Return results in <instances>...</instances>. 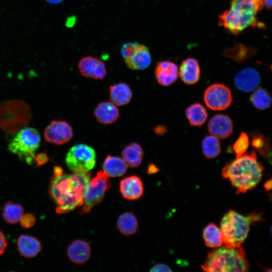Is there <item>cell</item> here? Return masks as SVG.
<instances>
[{
  "instance_id": "4fadbf2b",
  "label": "cell",
  "mask_w": 272,
  "mask_h": 272,
  "mask_svg": "<svg viewBox=\"0 0 272 272\" xmlns=\"http://www.w3.org/2000/svg\"><path fill=\"white\" fill-rule=\"evenodd\" d=\"M209 132L219 139L229 138L233 131V123L227 115L218 114L213 116L208 125Z\"/></svg>"
},
{
  "instance_id": "ffe728a7",
  "label": "cell",
  "mask_w": 272,
  "mask_h": 272,
  "mask_svg": "<svg viewBox=\"0 0 272 272\" xmlns=\"http://www.w3.org/2000/svg\"><path fill=\"white\" fill-rule=\"evenodd\" d=\"M17 246L20 255L26 258L37 256L41 249L40 242L36 237L28 235L19 237Z\"/></svg>"
},
{
  "instance_id": "277c9868",
  "label": "cell",
  "mask_w": 272,
  "mask_h": 272,
  "mask_svg": "<svg viewBox=\"0 0 272 272\" xmlns=\"http://www.w3.org/2000/svg\"><path fill=\"white\" fill-rule=\"evenodd\" d=\"M201 268L208 272H246L248 270L249 264L241 245H225L208 253Z\"/></svg>"
},
{
  "instance_id": "7bdbcfd3",
  "label": "cell",
  "mask_w": 272,
  "mask_h": 272,
  "mask_svg": "<svg viewBox=\"0 0 272 272\" xmlns=\"http://www.w3.org/2000/svg\"><path fill=\"white\" fill-rule=\"evenodd\" d=\"M48 2L51 4H58L61 2L63 0H46Z\"/></svg>"
},
{
  "instance_id": "7c38bea8",
  "label": "cell",
  "mask_w": 272,
  "mask_h": 272,
  "mask_svg": "<svg viewBox=\"0 0 272 272\" xmlns=\"http://www.w3.org/2000/svg\"><path fill=\"white\" fill-rule=\"evenodd\" d=\"M78 67L81 75L87 78L102 80L107 75L104 63L99 58L92 56L81 58L79 62Z\"/></svg>"
},
{
  "instance_id": "30bf717a",
  "label": "cell",
  "mask_w": 272,
  "mask_h": 272,
  "mask_svg": "<svg viewBox=\"0 0 272 272\" xmlns=\"http://www.w3.org/2000/svg\"><path fill=\"white\" fill-rule=\"evenodd\" d=\"M206 106L214 111H221L228 108L232 101L230 89L224 84H213L209 86L203 94Z\"/></svg>"
},
{
  "instance_id": "f35d334b",
  "label": "cell",
  "mask_w": 272,
  "mask_h": 272,
  "mask_svg": "<svg viewBox=\"0 0 272 272\" xmlns=\"http://www.w3.org/2000/svg\"><path fill=\"white\" fill-rule=\"evenodd\" d=\"M35 160L37 161V165H41L47 162V158L45 155L41 154Z\"/></svg>"
},
{
  "instance_id": "ac0fdd59",
  "label": "cell",
  "mask_w": 272,
  "mask_h": 272,
  "mask_svg": "<svg viewBox=\"0 0 272 272\" xmlns=\"http://www.w3.org/2000/svg\"><path fill=\"white\" fill-rule=\"evenodd\" d=\"M67 254L72 262L79 264H84L90 257L91 247L86 241L76 240L68 246Z\"/></svg>"
},
{
  "instance_id": "f546056e",
  "label": "cell",
  "mask_w": 272,
  "mask_h": 272,
  "mask_svg": "<svg viewBox=\"0 0 272 272\" xmlns=\"http://www.w3.org/2000/svg\"><path fill=\"white\" fill-rule=\"evenodd\" d=\"M201 148L204 156L208 159H213L221 153V143L217 138L210 135H206L202 140Z\"/></svg>"
},
{
  "instance_id": "7402d4cb",
  "label": "cell",
  "mask_w": 272,
  "mask_h": 272,
  "mask_svg": "<svg viewBox=\"0 0 272 272\" xmlns=\"http://www.w3.org/2000/svg\"><path fill=\"white\" fill-rule=\"evenodd\" d=\"M109 96L112 102L117 106H122L129 102L132 91L125 83H119L110 86Z\"/></svg>"
},
{
  "instance_id": "8d00e7d4",
  "label": "cell",
  "mask_w": 272,
  "mask_h": 272,
  "mask_svg": "<svg viewBox=\"0 0 272 272\" xmlns=\"http://www.w3.org/2000/svg\"><path fill=\"white\" fill-rule=\"evenodd\" d=\"M8 243L4 234L0 230V255L3 254L7 247Z\"/></svg>"
},
{
  "instance_id": "f1b7e54d",
  "label": "cell",
  "mask_w": 272,
  "mask_h": 272,
  "mask_svg": "<svg viewBox=\"0 0 272 272\" xmlns=\"http://www.w3.org/2000/svg\"><path fill=\"white\" fill-rule=\"evenodd\" d=\"M23 207L12 201L5 203L3 209L2 216L4 220L10 224L18 223L23 214Z\"/></svg>"
},
{
  "instance_id": "5b68a950",
  "label": "cell",
  "mask_w": 272,
  "mask_h": 272,
  "mask_svg": "<svg viewBox=\"0 0 272 272\" xmlns=\"http://www.w3.org/2000/svg\"><path fill=\"white\" fill-rule=\"evenodd\" d=\"M262 219L260 213L253 212L244 216L234 211H229L221 222L222 243L227 247L240 246L248 235L250 225Z\"/></svg>"
},
{
  "instance_id": "9c48e42d",
  "label": "cell",
  "mask_w": 272,
  "mask_h": 272,
  "mask_svg": "<svg viewBox=\"0 0 272 272\" xmlns=\"http://www.w3.org/2000/svg\"><path fill=\"white\" fill-rule=\"evenodd\" d=\"M65 163L72 171L79 168L90 170L96 163V154L94 150L85 144H78L72 147L65 157Z\"/></svg>"
},
{
  "instance_id": "ba28073f",
  "label": "cell",
  "mask_w": 272,
  "mask_h": 272,
  "mask_svg": "<svg viewBox=\"0 0 272 272\" xmlns=\"http://www.w3.org/2000/svg\"><path fill=\"white\" fill-rule=\"evenodd\" d=\"M108 176L103 171L97 172L96 176L87 185L84 195L82 214H87L103 199L106 191L111 188Z\"/></svg>"
},
{
  "instance_id": "83f0119b",
  "label": "cell",
  "mask_w": 272,
  "mask_h": 272,
  "mask_svg": "<svg viewBox=\"0 0 272 272\" xmlns=\"http://www.w3.org/2000/svg\"><path fill=\"white\" fill-rule=\"evenodd\" d=\"M202 237L207 246L217 248L222 245L221 230L215 224L211 223L203 230Z\"/></svg>"
},
{
  "instance_id": "603a6c76",
  "label": "cell",
  "mask_w": 272,
  "mask_h": 272,
  "mask_svg": "<svg viewBox=\"0 0 272 272\" xmlns=\"http://www.w3.org/2000/svg\"><path fill=\"white\" fill-rule=\"evenodd\" d=\"M121 155L126 164L130 167L134 168L141 164L144 152L140 144L133 142L124 148Z\"/></svg>"
},
{
  "instance_id": "484cf974",
  "label": "cell",
  "mask_w": 272,
  "mask_h": 272,
  "mask_svg": "<svg viewBox=\"0 0 272 272\" xmlns=\"http://www.w3.org/2000/svg\"><path fill=\"white\" fill-rule=\"evenodd\" d=\"M185 115L191 125L199 126L205 123L208 113L206 109L201 104L195 103L186 109Z\"/></svg>"
},
{
  "instance_id": "4dcf8cb0",
  "label": "cell",
  "mask_w": 272,
  "mask_h": 272,
  "mask_svg": "<svg viewBox=\"0 0 272 272\" xmlns=\"http://www.w3.org/2000/svg\"><path fill=\"white\" fill-rule=\"evenodd\" d=\"M251 145L259 154L265 158L270 156L271 149L269 139L258 132L251 134Z\"/></svg>"
},
{
  "instance_id": "d6986e66",
  "label": "cell",
  "mask_w": 272,
  "mask_h": 272,
  "mask_svg": "<svg viewBox=\"0 0 272 272\" xmlns=\"http://www.w3.org/2000/svg\"><path fill=\"white\" fill-rule=\"evenodd\" d=\"M129 69L133 70H143L151 64L152 57L149 48L140 44L135 53L129 58L124 60Z\"/></svg>"
},
{
  "instance_id": "1f68e13d",
  "label": "cell",
  "mask_w": 272,
  "mask_h": 272,
  "mask_svg": "<svg viewBox=\"0 0 272 272\" xmlns=\"http://www.w3.org/2000/svg\"><path fill=\"white\" fill-rule=\"evenodd\" d=\"M250 100L253 106L259 110L267 109L271 103L270 94L262 88L256 90L250 96Z\"/></svg>"
},
{
  "instance_id": "d4e9b609",
  "label": "cell",
  "mask_w": 272,
  "mask_h": 272,
  "mask_svg": "<svg viewBox=\"0 0 272 272\" xmlns=\"http://www.w3.org/2000/svg\"><path fill=\"white\" fill-rule=\"evenodd\" d=\"M255 52V49L252 47L236 43L233 47L227 48L224 51V55L235 61L242 62L251 58Z\"/></svg>"
},
{
  "instance_id": "d590c367",
  "label": "cell",
  "mask_w": 272,
  "mask_h": 272,
  "mask_svg": "<svg viewBox=\"0 0 272 272\" xmlns=\"http://www.w3.org/2000/svg\"><path fill=\"white\" fill-rule=\"evenodd\" d=\"M170 269L167 265L163 263H158L154 265L150 270L151 272H169L171 271Z\"/></svg>"
},
{
  "instance_id": "44dd1931",
  "label": "cell",
  "mask_w": 272,
  "mask_h": 272,
  "mask_svg": "<svg viewBox=\"0 0 272 272\" xmlns=\"http://www.w3.org/2000/svg\"><path fill=\"white\" fill-rule=\"evenodd\" d=\"M95 116L101 123L109 124L114 122L119 116L118 109L110 102H102L94 110Z\"/></svg>"
},
{
  "instance_id": "cb8c5ba5",
  "label": "cell",
  "mask_w": 272,
  "mask_h": 272,
  "mask_svg": "<svg viewBox=\"0 0 272 272\" xmlns=\"http://www.w3.org/2000/svg\"><path fill=\"white\" fill-rule=\"evenodd\" d=\"M127 165L123 159L112 156H107L103 164V170L108 177H119L125 174Z\"/></svg>"
},
{
  "instance_id": "9a60e30c",
  "label": "cell",
  "mask_w": 272,
  "mask_h": 272,
  "mask_svg": "<svg viewBox=\"0 0 272 272\" xmlns=\"http://www.w3.org/2000/svg\"><path fill=\"white\" fill-rule=\"evenodd\" d=\"M155 74L158 82L163 86L173 84L179 75L177 65L168 60L159 61L156 64Z\"/></svg>"
},
{
  "instance_id": "74e56055",
  "label": "cell",
  "mask_w": 272,
  "mask_h": 272,
  "mask_svg": "<svg viewBox=\"0 0 272 272\" xmlns=\"http://www.w3.org/2000/svg\"><path fill=\"white\" fill-rule=\"evenodd\" d=\"M167 131L166 128L163 125H158L155 128V133L159 135H163Z\"/></svg>"
},
{
  "instance_id": "52a82bcc",
  "label": "cell",
  "mask_w": 272,
  "mask_h": 272,
  "mask_svg": "<svg viewBox=\"0 0 272 272\" xmlns=\"http://www.w3.org/2000/svg\"><path fill=\"white\" fill-rule=\"evenodd\" d=\"M40 135L36 129L24 127L17 132L8 149L20 159L31 164L35 159V153L40 146Z\"/></svg>"
},
{
  "instance_id": "5bb4252c",
  "label": "cell",
  "mask_w": 272,
  "mask_h": 272,
  "mask_svg": "<svg viewBox=\"0 0 272 272\" xmlns=\"http://www.w3.org/2000/svg\"><path fill=\"white\" fill-rule=\"evenodd\" d=\"M235 86L240 91L250 92L257 88L260 83L258 72L251 67H246L239 71L234 79Z\"/></svg>"
},
{
  "instance_id": "ab89813d",
  "label": "cell",
  "mask_w": 272,
  "mask_h": 272,
  "mask_svg": "<svg viewBox=\"0 0 272 272\" xmlns=\"http://www.w3.org/2000/svg\"><path fill=\"white\" fill-rule=\"evenodd\" d=\"M159 168L153 164H151L148 169V174H154L159 171Z\"/></svg>"
},
{
  "instance_id": "e575fe53",
  "label": "cell",
  "mask_w": 272,
  "mask_h": 272,
  "mask_svg": "<svg viewBox=\"0 0 272 272\" xmlns=\"http://www.w3.org/2000/svg\"><path fill=\"white\" fill-rule=\"evenodd\" d=\"M19 222L23 228L27 229L34 226L36 222V218L31 214H23Z\"/></svg>"
},
{
  "instance_id": "e0dca14e",
  "label": "cell",
  "mask_w": 272,
  "mask_h": 272,
  "mask_svg": "<svg viewBox=\"0 0 272 272\" xmlns=\"http://www.w3.org/2000/svg\"><path fill=\"white\" fill-rule=\"evenodd\" d=\"M119 188L123 197L128 200L138 199L144 193L143 182L136 175L126 177L121 180Z\"/></svg>"
},
{
  "instance_id": "8992f818",
  "label": "cell",
  "mask_w": 272,
  "mask_h": 272,
  "mask_svg": "<svg viewBox=\"0 0 272 272\" xmlns=\"http://www.w3.org/2000/svg\"><path fill=\"white\" fill-rule=\"evenodd\" d=\"M31 111L25 102L9 100L0 105V128L10 133H15L27 126L31 118Z\"/></svg>"
},
{
  "instance_id": "d6a6232c",
  "label": "cell",
  "mask_w": 272,
  "mask_h": 272,
  "mask_svg": "<svg viewBox=\"0 0 272 272\" xmlns=\"http://www.w3.org/2000/svg\"><path fill=\"white\" fill-rule=\"evenodd\" d=\"M249 145V139L245 132H242L233 145V150L236 158H238L247 151Z\"/></svg>"
},
{
  "instance_id": "3957f363",
  "label": "cell",
  "mask_w": 272,
  "mask_h": 272,
  "mask_svg": "<svg viewBox=\"0 0 272 272\" xmlns=\"http://www.w3.org/2000/svg\"><path fill=\"white\" fill-rule=\"evenodd\" d=\"M230 9L219 16L218 25L229 33L239 35L249 27H265L256 17L261 11L253 0H230Z\"/></svg>"
},
{
  "instance_id": "b9f144b4",
  "label": "cell",
  "mask_w": 272,
  "mask_h": 272,
  "mask_svg": "<svg viewBox=\"0 0 272 272\" xmlns=\"http://www.w3.org/2000/svg\"><path fill=\"white\" fill-rule=\"evenodd\" d=\"M264 187L266 190H269L271 188V180H267L264 185Z\"/></svg>"
},
{
  "instance_id": "7a4b0ae2",
  "label": "cell",
  "mask_w": 272,
  "mask_h": 272,
  "mask_svg": "<svg viewBox=\"0 0 272 272\" xmlns=\"http://www.w3.org/2000/svg\"><path fill=\"white\" fill-rule=\"evenodd\" d=\"M263 170L255 151H252L228 163L222 173L223 178H229L232 185L237 188L238 194L255 187L261 179Z\"/></svg>"
},
{
  "instance_id": "8fae6325",
  "label": "cell",
  "mask_w": 272,
  "mask_h": 272,
  "mask_svg": "<svg viewBox=\"0 0 272 272\" xmlns=\"http://www.w3.org/2000/svg\"><path fill=\"white\" fill-rule=\"evenodd\" d=\"M73 131L71 126L63 120H52L44 131L45 140L54 145H62L71 140Z\"/></svg>"
},
{
  "instance_id": "6da1fadb",
  "label": "cell",
  "mask_w": 272,
  "mask_h": 272,
  "mask_svg": "<svg viewBox=\"0 0 272 272\" xmlns=\"http://www.w3.org/2000/svg\"><path fill=\"white\" fill-rule=\"evenodd\" d=\"M89 171L79 168L69 175L60 167H54L49 191L57 206L56 213H67L83 205L85 190L92 176Z\"/></svg>"
},
{
  "instance_id": "60d3db41",
  "label": "cell",
  "mask_w": 272,
  "mask_h": 272,
  "mask_svg": "<svg viewBox=\"0 0 272 272\" xmlns=\"http://www.w3.org/2000/svg\"><path fill=\"white\" fill-rule=\"evenodd\" d=\"M264 6L267 10H271L272 0H263Z\"/></svg>"
},
{
  "instance_id": "2e32d148",
  "label": "cell",
  "mask_w": 272,
  "mask_h": 272,
  "mask_svg": "<svg viewBox=\"0 0 272 272\" xmlns=\"http://www.w3.org/2000/svg\"><path fill=\"white\" fill-rule=\"evenodd\" d=\"M178 75L182 82L187 85L197 83L200 76V67L197 60L193 57L184 59L180 65Z\"/></svg>"
},
{
  "instance_id": "836d02e7",
  "label": "cell",
  "mask_w": 272,
  "mask_h": 272,
  "mask_svg": "<svg viewBox=\"0 0 272 272\" xmlns=\"http://www.w3.org/2000/svg\"><path fill=\"white\" fill-rule=\"evenodd\" d=\"M140 45L138 42L124 43L121 48V54L124 60L130 58L136 52Z\"/></svg>"
},
{
  "instance_id": "4316f807",
  "label": "cell",
  "mask_w": 272,
  "mask_h": 272,
  "mask_svg": "<svg viewBox=\"0 0 272 272\" xmlns=\"http://www.w3.org/2000/svg\"><path fill=\"white\" fill-rule=\"evenodd\" d=\"M117 227L122 234L129 236L137 231L138 223L135 216L132 212H125L118 217Z\"/></svg>"
}]
</instances>
